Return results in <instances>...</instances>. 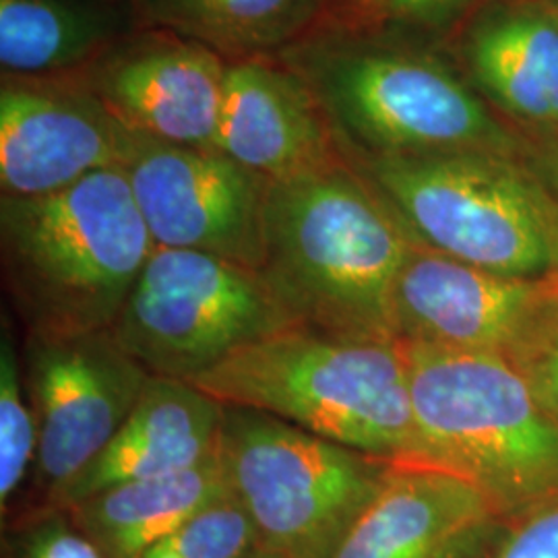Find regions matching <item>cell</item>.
I'll list each match as a JSON object with an SVG mask.
<instances>
[{
	"mask_svg": "<svg viewBox=\"0 0 558 558\" xmlns=\"http://www.w3.org/2000/svg\"><path fill=\"white\" fill-rule=\"evenodd\" d=\"M484 558H558V495L507 519Z\"/></svg>",
	"mask_w": 558,
	"mask_h": 558,
	"instance_id": "cell-25",
	"label": "cell"
},
{
	"mask_svg": "<svg viewBox=\"0 0 558 558\" xmlns=\"http://www.w3.org/2000/svg\"><path fill=\"white\" fill-rule=\"evenodd\" d=\"M403 343V341H401ZM414 451L472 482L507 519L558 495V420L502 356L403 343Z\"/></svg>",
	"mask_w": 558,
	"mask_h": 558,
	"instance_id": "cell-4",
	"label": "cell"
},
{
	"mask_svg": "<svg viewBox=\"0 0 558 558\" xmlns=\"http://www.w3.org/2000/svg\"><path fill=\"white\" fill-rule=\"evenodd\" d=\"M279 59L317 94L348 156L499 154L495 120L474 94L433 60L387 50H339L320 36Z\"/></svg>",
	"mask_w": 558,
	"mask_h": 558,
	"instance_id": "cell-7",
	"label": "cell"
},
{
	"mask_svg": "<svg viewBox=\"0 0 558 558\" xmlns=\"http://www.w3.org/2000/svg\"><path fill=\"white\" fill-rule=\"evenodd\" d=\"M507 518L478 486L420 461H393L331 558H484Z\"/></svg>",
	"mask_w": 558,
	"mask_h": 558,
	"instance_id": "cell-14",
	"label": "cell"
},
{
	"mask_svg": "<svg viewBox=\"0 0 558 558\" xmlns=\"http://www.w3.org/2000/svg\"><path fill=\"white\" fill-rule=\"evenodd\" d=\"M38 424L27 396L13 323L0 327V521L21 507L34 476Z\"/></svg>",
	"mask_w": 558,
	"mask_h": 558,
	"instance_id": "cell-21",
	"label": "cell"
},
{
	"mask_svg": "<svg viewBox=\"0 0 558 558\" xmlns=\"http://www.w3.org/2000/svg\"><path fill=\"white\" fill-rule=\"evenodd\" d=\"M0 558H112L64 507H36L2 521Z\"/></svg>",
	"mask_w": 558,
	"mask_h": 558,
	"instance_id": "cell-23",
	"label": "cell"
},
{
	"mask_svg": "<svg viewBox=\"0 0 558 558\" xmlns=\"http://www.w3.org/2000/svg\"><path fill=\"white\" fill-rule=\"evenodd\" d=\"M391 11L398 13H422L428 9H437L440 4H447L451 0H383Z\"/></svg>",
	"mask_w": 558,
	"mask_h": 558,
	"instance_id": "cell-26",
	"label": "cell"
},
{
	"mask_svg": "<svg viewBox=\"0 0 558 558\" xmlns=\"http://www.w3.org/2000/svg\"><path fill=\"white\" fill-rule=\"evenodd\" d=\"M143 140L73 77L2 80V197L48 195L101 170H124Z\"/></svg>",
	"mask_w": 558,
	"mask_h": 558,
	"instance_id": "cell-11",
	"label": "cell"
},
{
	"mask_svg": "<svg viewBox=\"0 0 558 558\" xmlns=\"http://www.w3.org/2000/svg\"><path fill=\"white\" fill-rule=\"evenodd\" d=\"M482 85L521 119L558 126V21L515 11L484 21L470 40Z\"/></svg>",
	"mask_w": 558,
	"mask_h": 558,
	"instance_id": "cell-19",
	"label": "cell"
},
{
	"mask_svg": "<svg viewBox=\"0 0 558 558\" xmlns=\"http://www.w3.org/2000/svg\"><path fill=\"white\" fill-rule=\"evenodd\" d=\"M263 553L253 519L228 493L184 521L141 558H260Z\"/></svg>",
	"mask_w": 558,
	"mask_h": 558,
	"instance_id": "cell-22",
	"label": "cell"
},
{
	"mask_svg": "<svg viewBox=\"0 0 558 558\" xmlns=\"http://www.w3.org/2000/svg\"><path fill=\"white\" fill-rule=\"evenodd\" d=\"M156 244L124 170L0 197L2 288L23 336L112 329Z\"/></svg>",
	"mask_w": 558,
	"mask_h": 558,
	"instance_id": "cell-2",
	"label": "cell"
},
{
	"mask_svg": "<svg viewBox=\"0 0 558 558\" xmlns=\"http://www.w3.org/2000/svg\"><path fill=\"white\" fill-rule=\"evenodd\" d=\"M220 459L263 548L286 558H331L393 463L236 405H226Z\"/></svg>",
	"mask_w": 558,
	"mask_h": 558,
	"instance_id": "cell-6",
	"label": "cell"
},
{
	"mask_svg": "<svg viewBox=\"0 0 558 558\" xmlns=\"http://www.w3.org/2000/svg\"><path fill=\"white\" fill-rule=\"evenodd\" d=\"M557 2H558V0H557Z\"/></svg>",
	"mask_w": 558,
	"mask_h": 558,
	"instance_id": "cell-29",
	"label": "cell"
},
{
	"mask_svg": "<svg viewBox=\"0 0 558 558\" xmlns=\"http://www.w3.org/2000/svg\"><path fill=\"white\" fill-rule=\"evenodd\" d=\"M228 60L197 41L151 29L69 75L145 140L216 149Z\"/></svg>",
	"mask_w": 558,
	"mask_h": 558,
	"instance_id": "cell-13",
	"label": "cell"
},
{
	"mask_svg": "<svg viewBox=\"0 0 558 558\" xmlns=\"http://www.w3.org/2000/svg\"><path fill=\"white\" fill-rule=\"evenodd\" d=\"M149 29L232 60L278 54L319 27L320 0H124Z\"/></svg>",
	"mask_w": 558,
	"mask_h": 558,
	"instance_id": "cell-18",
	"label": "cell"
},
{
	"mask_svg": "<svg viewBox=\"0 0 558 558\" xmlns=\"http://www.w3.org/2000/svg\"><path fill=\"white\" fill-rule=\"evenodd\" d=\"M414 244L348 156L269 182L259 271L304 327L396 339L391 296Z\"/></svg>",
	"mask_w": 558,
	"mask_h": 558,
	"instance_id": "cell-1",
	"label": "cell"
},
{
	"mask_svg": "<svg viewBox=\"0 0 558 558\" xmlns=\"http://www.w3.org/2000/svg\"><path fill=\"white\" fill-rule=\"evenodd\" d=\"M356 2H364V0H320V11H323L320 23L325 21V15H338L339 7H343V4H356Z\"/></svg>",
	"mask_w": 558,
	"mask_h": 558,
	"instance_id": "cell-27",
	"label": "cell"
},
{
	"mask_svg": "<svg viewBox=\"0 0 558 558\" xmlns=\"http://www.w3.org/2000/svg\"><path fill=\"white\" fill-rule=\"evenodd\" d=\"M191 383L223 405L265 412L375 458L408 461L414 451L410 366L399 339L294 325Z\"/></svg>",
	"mask_w": 558,
	"mask_h": 558,
	"instance_id": "cell-3",
	"label": "cell"
},
{
	"mask_svg": "<svg viewBox=\"0 0 558 558\" xmlns=\"http://www.w3.org/2000/svg\"><path fill=\"white\" fill-rule=\"evenodd\" d=\"M260 558H286V557H279V555H274V553H267V550H265V553H263V555H260Z\"/></svg>",
	"mask_w": 558,
	"mask_h": 558,
	"instance_id": "cell-28",
	"label": "cell"
},
{
	"mask_svg": "<svg viewBox=\"0 0 558 558\" xmlns=\"http://www.w3.org/2000/svg\"><path fill=\"white\" fill-rule=\"evenodd\" d=\"M216 149L271 182L345 156L313 87L276 54L228 62Z\"/></svg>",
	"mask_w": 558,
	"mask_h": 558,
	"instance_id": "cell-15",
	"label": "cell"
},
{
	"mask_svg": "<svg viewBox=\"0 0 558 558\" xmlns=\"http://www.w3.org/2000/svg\"><path fill=\"white\" fill-rule=\"evenodd\" d=\"M117 44L108 13L77 0H0L4 77L52 80L92 66Z\"/></svg>",
	"mask_w": 558,
	"mask_h": 558,
	"instance_id": "cell-20",
	"label": "cell"
},
{
	"mask_svg": "<svg viewBox=\"0 0 558 558\" xmlns=\"http://www.w3.org/2000/svg\"><path fill=\"white\" fill-rule=\"evenodd\" d=\"M226 405L193 383L151 377L119 433L62 493L59 505L137 480L161 478L218 456Z\"/></svg>",
	"mask_w": 558,
	"mask_h": 558,
	"instance_id": "cell-16",
	"label": "cell"
},
{
	"mask_svg": "<svg viewBox=\"0 0 558 558\" xmlns=\"http://www.w3.org/2000/svg\"><path fill=\"white\" fill-rule=\"evenodd\" d=\"M507 360L527 380L544 410L558 420V288Z\"/></svg>",
	"mask_w": 558,
	"mask_h": 558,
	"instance_id": "cell-24",
	"label": "cell"
},
{
	"mask_svg": "<svg viewBox=\"0 0 558 558\" xmlns=\"http://www.w3.org/2000/svg\"><path fill=\"white\" fill-rule=\"evenodd\" d=\"M230 493L220 451L197 468L108 488L64 509L112 558H141Z\"/></svg>",
	"mask_w": 558,
	"mask_h": 558,
	"instance_id": "cell-17",
	"label": "cell"
},
{
	"mask_svg": "<svg viewBox=\"0 0 558 558\" xmlns=\"http://www.w3.org/2000/svg\"><path fill=\"white\" fill-rule=\"evenodd\" d=\"M294 325L259 269L156 246L110 331L151 377L191 383Z\"/></svg>",
	"mask_w": 558,
	"mask_h": 558,
	"instance_id": "cell-8",
	"label": "cell"
},
{
	"mask_svg": "<svg viewBox=\"0 0 558 558\" xmlns=\"http://www.w3.org/2000/svg\"><path fill=\"white\" fill-rule=\"evenodd\" d=\"M21 362L38 424V456L15 513L59 505L69 484L119 433L151 379L110 329L23 336Z\"/></svg>",
	"mask_w": 558,
	"mask_h": 558,
	"instance_id": "cell-9",
	"label": "cell"
},
{
	"mask_svg": "<svg viewBox=\"0 0 558 558\" xmlns=\"http://www.w3.org/2000/svg\"><path fill=\"white\" fill-rule=\"evenodd\" d=\"M156 246L260 269L271 180L218 149L143 140L124 168Z\"/></svg>",
	"mask_w": 558,
	"mask_h": 558,
	"instance_id": "cell-10",
	"label": "cell"
},
{
	"mask_svg": "<svg viewBox=\"0 0 558 558\" xmlns=\"http://www.w3.org/2000/svg\"><path fill=\"white\" fill-rule=\"evenodd\" d=\"M557 288L414 244L393 286V333L403 343L507 359Z\"/></svg>",
	"mask_w": 558,
	"mask_h": 558,
	"instance_id": "cell-12",
	"label": "cell"
},
{
	"mask_svg": "<svg viewBox=\"0 0 558 558\" xmlns=\"http://www.w3.org/2000/svg\"><path fill=\"white\" fill-rule=\"evenodd\" d=\"M348 158L420 246L500 276L558 281V203L499 154Z\"/></svg>",
	"mask_w": 558,
	"mask_h": 558,
	"instance_id": "cell-5",
	"label": "cell"
}]
</instances>
